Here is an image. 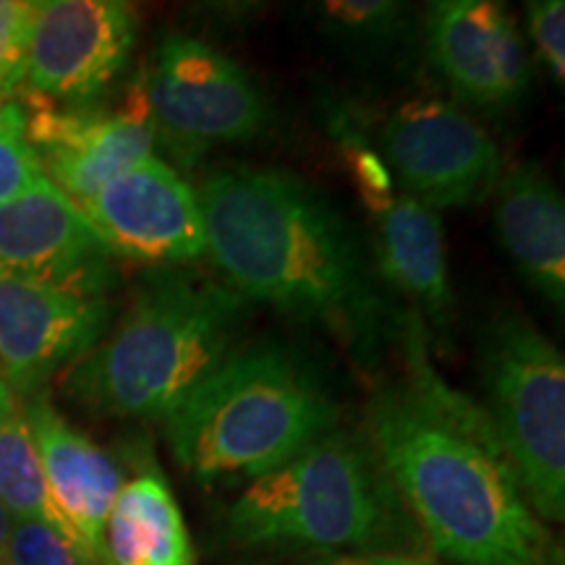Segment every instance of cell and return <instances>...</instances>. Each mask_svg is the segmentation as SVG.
<instances>
[{
	"label": "cell",
	"mask_w": 565,
	"mask_h": 565,
	"mask_svg": "<svg viewBox=\"0 0 565 565\" xmlns=\"http://www.w3.org/2000/svg\"><path fill=\"white\" fill-rule=\"evenodd\" d=\"M0 108H3V105H0Z\"/></svg>",
	"instance_id": "cell-30"
},
{
	"label": "cell",
	"mask_w": 565,
	"mask_h": 565,
	"mask_svg": "<svg viewBox=\"0 0 565 565\" xmlns=\"http://www.w3.org/2000/svg\"><path fill=\"white\" fill-rule=\"evenodd\" d=\"M82 212L110 254L183 265L207 252L200 196L154 154L105 183Z\"/></svg>",
	"instance_id": "cell-11"
},
{
	"label": "cell",
	"mask_w": 565,
	"mask_h": 565,
	"mask_svg": "<svg viewBox=\"0 0 565 565\" xmlns=\"http://www.w3.org/2000/svg\"><path fill=\"white\" fill-rule=\"evenodd\" d=\"M320 13L328 21L330 32L343 34L353 42L391 40L404 17L398 3H383V0H330L320 6Z\"/></svg>",
	"instance_id": "cell-22"
},
{
	"label": "cell",
	"mask_w": 565,
	"mask_h": 565,
	"mask_svg": "<svg viewBox=\"0 0 565 565\" xmlns=\"http://www.w3.org/2000/svg\"><path fill=\"white\" fill-rule=\"evenodd\" d=\"M487 416L536 519L565 515V359L519 312H500L482 335Z\"/></svg>",
	"instance_id": "cell-6"
},
{
	"label": "cell",
	"mask_w": 565,
	"mask_h": 565,
	"mask_svg": "<svg viewBox=\"0 0 565 565\" xmlns=\"http://www.w3.org/2000/svg\"><path fill=\"white\" fill-rule=\"evenodd\" d=\"M34 3L30 0H0V55L24 66V47L30 38Z\"/></svg>",
	"instance_id": "cell-25"
},
{
	"label": "cell",
	"mask_w": 565,
	"mask_h": 565,
	"mask_svg": "<svg viewBox=\"0 0 565 565\" xmlns=\"http://www.w3.org/2000/svg\"><path fill=\"white\" fill-rule=\"evenodd\" d=\"M13 519L11 513L0 505V565H6V550H9V536H11Z\"/></svg>",
	"instance_id": "cell-28"
},
{
	"label": "cell",
	"mask_w": 565,
	"mask_h": 565,
	"mask_svg": "<svg viewBox=\"0 0 565 565\" xmlns=\"http://www.w3.org/2000/svg\"><path fill=\"white\" fill-rule=\"evenodd\" d=\"M377 265L427 317L443 320L454 307L440 212L416 196L398 194L377 212Z\"/></svg>",
	"instance_id": "cell-17"
},
{
	"label": "cell",
	"mask_w": 565,
	"mask_h": 565,
	"mask_svg": "<svg viewBox=\"0 0 565 565\" xmlns=\"http://www.w3.org/2000/svg\"><path fill=\"white\" fill-rule=\"evenodd\" d=\"M45 179L42 166L24 134V116L17 105L0 108V204L13 200Z\"/></svg>",
	"instance_id": "cell-21"
},
{
	"label": "cell",
	"mask_w": 565,
	"mask_h": 565,
	"mask_svg": "<svg viewBox=\"0 0 565 565\" xmlns=\"http://www.w3.org/2000/svg\"><path fill=\"white\" fill-rule=\"evenodd\" d=\"M498 233L529 286L555 307L565 301V202L536 162L500 175Z\"/></svg>",
	"instance_id": "cell-16"
},
{
	"label": "cell",
	"mask_w": 565,
	"mask_h": 565,
	"mask_svg": "<svg viewBox=\"0 0 565 565\" xmlns=\"http://www.w3.org/2000/svg\"><path fill=\"white\" fill-rule=\"evenodd\" d=\"M246 299L225 282L162 267L110 333L63 377L87 412L166 422L231 353Z\"/></svg>",
	"instance_id": "cell-3"
},
{
	"label": "cell",
	"mask_w": 565,
	"mask_h": 565,
	"mask_svg": "<svg viewBox=\"0 0 565 565\" xmlns=\"http://www.w3.org/2000/svg\"><path fill=\"white\" fill-rule=\"evenodd\" d=\"M47 492L63 524L79 545L105 565V524L121 492V469L97 443L74 429L47 398L26 406Z\"/></svg>",
	"instance_id": "cell-15"
},
{
	"label": "cell",
	"mask_w": 565,
	"mask_h": 565,
	"mask_svg": "<svg viewBox=\"0 0 565 565\" xmlns=\"http://www.w3.org/2000/svg\"><path fill=\"white\" fill-rule=\"evenodd\" d=\"M13 412H19V408H17V401H13L11 387L6 385V380H3V377H0V422H3L6 416H11Z\"/></svg>",
	"instance_id": "cell-29"
},
{
	"label": "cell",
	"mask_w": 565,
	"mask_h": 565,
	"mask_svg": "<svg viewBox=\"0 0 565 565\" xmlns=\"http://www.w3.org/2000/svg\"><path fill=\"white\" fill-rule=\"evenodd\" d=\"M338 408L312 366L282 345L231 351L166 419L183 469L202 482L259 479L335 433Z\"/></svg>",
	"instance_id": "cell-4"
},
{
	"label": "cell",
	"mask_w": 565,
	"mask_h": 565,
	"mask_svg": "<svg viewBox=\"0 0 565 565\" xmlns=\"http://www.w3.org/2000/svg\"><path fill=\"white\" fill-rule=\"evenodd\" d=\"M196 196L204 254L238 296L343 330L370 324V263L328 196L267 168L210 173Z\"/></svg>",
	"instance_id": "cell-2"
},
{
	"label": "cell",
	"mask_w": 565,
	"mask_h": 565,
	"mask_svg": "<svg viewBox=\"0 0 565 565\" xmlns=\"http://www.w3.org/2000/svg\"><path fill=\"white\" fill-rule=\"evenodd\" d=\"M404 377L374 393L370 445L427 545L450 565H553L484 406L450 387L414 338Z\"/></svg>",
	"instance_id": "cell-1"
},
{
	"label": "cell",
	"mask_w": 565,
	"mask_h": 565,
	"mask_svg": "<svg viewBox=\"0 0 565 565\" xmlns=\"http://www.w3.org/2000/svg\"><path fill=\"white\" fill-rule=\"evenodd\" d=\"M526 24L536 53L545 61L557 82L565 79V3L563 0H536L526 3Z\"/></svg>",
	"instance_id": "cell-24"
},
{
	"label": "cell",
	"mask_w": 565,
	"mask_h": 565,
	"mask_svg": "<svg viewBox=\"0 0 565 565\" xmlns=\"http://www.w3.org/2000/svg\"><path fill=\"white\" fill-rule=\"evenodd\" d=\"M137 13L118 0H34L21 79L42 100L87 103L129 63Z\"/></svg>",
	"instance_id": "cell-9"
},
{
	"label": "cell",
	"mask_w": 565,
	"mask_h": 565,
	"mask_svg": "<svg viewBox=\"0 0 565 565\" xmlns=\"http://www.w3.org/2000/svg\"><path fill=\"white\" fill-rule=\"evenodd\" d=\"M408 511L370 440L330 433L270 475L252 479L228 511L242 545L398 553Z\"/></svg>",
	"instance_id": "cell-5"
},
{
	"label": "cell",
	"mask_w": 565,
	"mask_h": 565,
	"mask_svg": "<svg viewBox=\"0 0 565 565\" xmlns=\"http://www.w3.org/2000/svg\"><path fill=\"white\" fill-rule=\"evenodd\" d=\"M100 291L0 275V377L30 395L61 366H74L110 330Z\"/></svg>",
	"instance_id": "cell-10"
},
{
	"label": "cell",
	"mask_w": 565,
	"mask_h": 565,
	"mask_svg": "<svg viewBox=\"0 0 565 565\" xmlns=\"http://www.w3.org/2000/svg\"><path fill=\"white\" fill-rule=\"evenodd\" d=\"M141 87L158 137L186 160L212 145L249 141L270 121L263 89L246 68L189 34L162 38Z\"/></svg>",
	"instance_id": "cell-7"
},
{
	"label": "cell",
	"mask_w": 565,
	"mask_h": 565,
	"mask_svg": "<svg viewBox=\"0 0 565 565\" xmlns=\"http://www.w3.org/2000/svg\"><path fill=\"white\" fill-rule=\"evenodd\" d=\"M24 134L45 179L79 207L116 175L152 158L158 141L141 79L110 113L38 108L24 118Z\"/></svg>",
	"instance_id": "cell-12"
},
{
	"label": "cell",
	"mask_w": 565,
	"mask_h": 565,
	"mask_svg": "<svg viewBox=\"0 0 565 565\" xmlns=\"http://www.w3.org/2000/svg\"><path fill=\"white\" fill-rule=\"evenodd\" d=\"M0 505L13 521H45L71 536L47 492L38 445L24 412H13L0 422Z\"/></svg>",
	"instance_id": "cell-19"
},
{
	"label": "cell",
	"mask_w": 565,
	"mask_h": 565,
	"mask_svg": "<svg viewBox=\"0 0 565 565\" xmlns=\"http://www.w3.org/2000/svg\"><path fill=\"white\" fill-rule=\"evenodd\" d=\"M312 565H450L435 557H419L408 553H345L317 561Z\"/></svg>",
	"instance_id": "cell-26"
},
{
	"label": "cell",
	"mask_w": 565,
	"mask_h": 565,
	"mask_svg": "<svg viewBox=\"0 0 565 565\" xmlns=\"http://www.w3.org/2000/svg\"><path fill=\"white\" fill-rule=\"evenodd\" d=\"M429 58L466 103L508 108L529 87V51L503 3L440 0L429 9Z\"/></svg>",
	"instance_id": "cell-13"
},
{
	"label": "cell",
	"mask_w": 565,
	"mask_h": 565,
	"mask_svg": "<svg viewBox=\"0 0 565 565\" xmlns=\"http://www.w3.org/2000/svg\"><path fill=\"white\" fill-rule=\"evenodd\" d=\"M108 259L79 204L47 179L0 204V275L103 294Z\"/></svg>",
	"instance_id": "cell-14"
},
{
	"label": "cell",
	"mask_w": 565,
	"mask_h": 565,
	"mask_svg": "<svg viewBox=\"0 0 565 565\" xmlns=\"http://www.w3.org/2000/svg\"><path fill=\"white\" fill-rule=\"evenodd\" d=\"M380 158L404 181L406 194L440 207H469L498 189L494 139L456 105L422 97L401 105L380 131Z\"/></svg>",
	"instance_id": "cell-8"
},
{
	"label": "cell",
	"mask_w": 565,
	"mask_h": 565,
	"mask_svg": "<svg viewBox=\"0 0 565 565\" xmlns=\"http://www.w3.org/2000/svg\"><path fill=\"white\" fill-rule=\"evenodd\" d=\"M186 521L160 475L124 484L105 524V565H194Z\"/></svg>",
	"instance_id": "cell-18"
},
{
	"label": "cell",
	"mask_w": 565,
	"mask_h": 565,
	"mask_svg": "<svg viewBox=\"0 0 565 565\" xmlns=\"http://www.w3.org/2000/svg\"><path fill=\"white\" fill-rule=\"evenodd\" d=\"M21 71H24L21 63L6 58V55H0V105H6L3 97L9 95V92L19 84Z\"/></svg>",
	"instance_id": "cell-27"
},
{
	"label": "cell",
	"mask_w": 565,
	"mask_h": 565,
	"mask_svg": "<svg viewBox=\"0 0 565 565\" xmlns=\"http://www.w3.org/2000/svg\"><path fill=\"white\" fill-rule=\"evenodd\" d=\"M338 139H341L343 145L345 162H349V171L353 175V183H356L359 194H362L366 207L377 215V212L385 210L395 196L393 173L387 171L385 160L380 158V152L366 145L356 131L349 129V126L338 131Z\"/></svg>",
	"instance_id": "cell-23"
},
{
	"label": "cell",
	"mask_w": 565,
	"mask_h": 565,
	"mask_svg": "<svg viewBox=\"0 0 565 565\" xmlns=\"http://www.w3.org/2000/svg\"><path fill=\"white\" fill-rule=\"evenodd\" d=\"M6 565H97V561L53 524L13 521Z\"/></svg>",
	"instance_id": "cell-20"
}]
</instances>
